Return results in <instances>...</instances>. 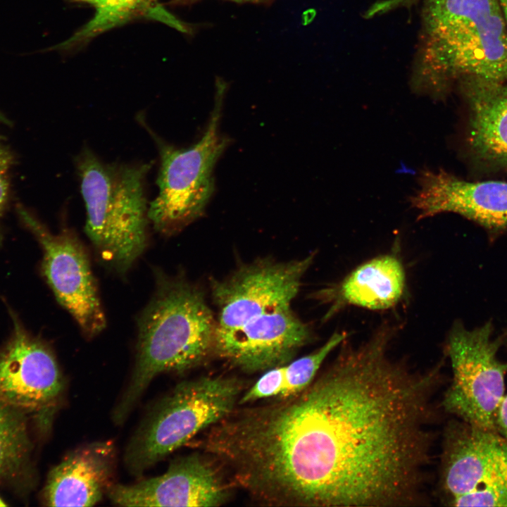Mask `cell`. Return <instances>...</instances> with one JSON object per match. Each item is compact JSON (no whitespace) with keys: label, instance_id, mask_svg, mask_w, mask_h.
Masks as SVG:
<instances>
[{"label":"cell","instance_id":"8992f818","mask_svg":"<svg viewBox=\"0 0 507 507\" xmlns=\"http://www.w3.org/2000/svg\"><path fill=\"white\" fill-rule=\"evenodd\" d=\"M225 87L217 84L210 119L197 142L179 149L154 136L160 155L158 192L149 203V218L162 235H174L200 218L213 194V169L230 142L220 131Z\"/></svg>","mask_w":507,"mask_h":507},{"label":"cell","instance_id":"e0dca14e","mask_svg":"<svg viewBox=\"0 0 507 507\" xmlns=\"http://www.w3.org/2000/svg\"><path fill=\"white\" fill-rule=\"evenodd\" d=\"M406 277L401 261L394 254L373 258L357 266L342 281L313 293V299L328 306L327 320L346 306L386 311L403 297Z\"/></svg>","mask_w":507,"mask_h":507},{"label":"cell","instance_id":"ac0fdd59","mask_svg":"<svg viewBox=\"0 0 507 507\" xmlns=\"http://www.w3.org/2000/svg\"><path fill=\"white\" fill-rule=\"evenodd\" d=\"M91 6L93 18L65 41L47 49L49 51L77 50L94 38L111 29L137 20L158 21L177 31L190 35L194 27L170 13L159 0H67Z\"/></svg>","mask_w":507,"mask_h":507},{"label":"cell","instance_id":"cb8c5ba5","mask_svg":"<svg viewBox=\"0 0 507 507\" xmlns=\"http://www.w3.org/2000/svg\"><path fill=\"white\" fill-rule=\"evenodd\" d=\"M494 430L507 439V394L504 396L498 408L494 420Z\"/></svg>","mask_w":507,"mask_h":507},{"label":"cell","instance_id":"ba28073f","mask_svg":"<svg viewBox=\"0 0 507 507\" xmlns=\"http://www.w3.org/2000/svg\"><path fill=\"white\" fill-rule=\"evenodd\" d=\"M491 323L472 330L456 322L449 334L446 355L452 379L442 406L456 418L494 430L495 417L505 394L507 363L498 351L501 339H493Z\"/></svg>","mask_w":507,"mask_h":507},{"label":"cell","instance_id":"5bb4252c","mask_svg":"<svg viewBox=\"0 0 507 507\" xmlns=\"http://www.w3.org/2000/svg\"><path fill=\"white\" fill-rule=\"evenodd\" d=\"M411 204L418 219L453 213L490 232L507 230V181H470L443 170H427L420 174Z\"/></svg>","mask_w":507,"mask_h":507},{"label":"cell","instance_id":"5b68a950","mask_svg":"<svg viewBox=\"0 0 507 507\" xmlns=\"http://www.w3.org/2000/svg\"><path fill=\"white\" fill-rule=\"evenodd\" d=\"M243 384L236 378L201 377L180 382L147 414L131 438L124 461L130 473L145 470L229 415Z\"/></svg>","mask_w":507,"mask_h":507},{"label":"cell","instance_id":"30bf717a","mask_svg":"<svg viewBox=\"0 0 507 507\" xmlns=\"http://www.w3.org/2000/svg\"><path fill=\"white\" fill-rule=\"evenodd\" d=\"M13 320L11 335L0 349V396L46 432L63 394L64 377L50 346L16 317Z\"/></svg>","mask_w":507,"mask_h":507},{"label":"cell","instance_id":"277c9868","mask_svg":"<svg viewBox=\"0 0 507 507\" xmlns=\"http://www.w3.org/2000/svg\"><path fill=\"white\" fill-rule=\"evenodd\" d=\"M86 208L84 232L104 265L126 273L149 242L145 182L151 163H110L89 148L75 158Z\"/></svg>","mask_w":507,"mask_h":507},{"label":"cell","instance_id":"7a4b0ae2","mask_svg":"<svg viewBox=\"0 0 507 507\" xmlns=\"http://www.w3.org/2000/svg\"><path fill=\"white\" fill-rule=\"evenodd\" d=\"M155 282L152 298L138 319L133 370L113 411L118 425L157 375L185 372L215 356L218 323L203 291L180 274L158 269Z\"/></svg>","mask_w":507,"mask_h":507},{"label":"cell","instance_id":"7c38bea8","mask_svg":"<svg viewBox=\"0 0 507 507\" xmlns=\"http://www.w3.org/2000/svg\"><path fill=\"white\" fill-rule=\"evenodd\" d=\"M214 462L209 455L182 456L163 474L132 484H114L107 495L122 506H220L230 499L231 484Z\"/></svg>","mask_w":507,"mask_h":507},{"label":"cell","instance_id":"4fadbf2b","mask_svg":"<svg viewBox=\"0 0 507 507\" xmlns=\"http://www.w3.org/2000/svg\"><path fill=\"white\" fill-rule=\"evenodd\" d=\"M313 339L291 306L254 318L239 327L217 330L215 356L247 373L287 364Z\"/></svg>","mask_w":507,"mask_h":507},{"label":"cell","instance_id":"7402d4cb","mask_svg":"<svg viewBox=\"0 0 507 507\" xmlns=\"http://www.w3.org/2000/svg\"><path fill=\"white\" fill-rule=\"evenodd\" d=\"M12 155L0 134V243L2 239L1 220L7 202L9 188V173L12 164Z\"/></svg>","mask_w":507,"mask_h":507},{"label":"cell","instance_id":"8fae6325","mask_svg":"<svg viewBox=\"0 0 507 507\" xmlns=\"http://www.w3.org/2000/svg\"><path fill=\"white\" fill-rule=\"evenodd\" d=\"M315 256L311 253L287 261L259 258L213 280L211 289L218 330L239 327L261 314L291 306Z\"/></svg>","mask_w":507,"mask_h":507},{"label":"cell","instance_id":"ffe728a7","mask_svg":"<svg viewBox=\"0 0 507 507\" xmlns=\"http://www.w3.org/2000/svg\"><path fill=\"white\" fill-rule=\"evenodd\" d=\"M349 337L345 332L333 333L318 349L284 365V384L277 399L294 396L308 387L315 380L326 358Z\"/></svg>","mask_w":507,"mask_h":507},{"label":"cell","instance_id":"9c48e42d","mask_svg":"<svg viewBox=\"0 0 507 507\" xmlns=\"http://www.w3.org/2000/svg\"><path fill=\"white\" fill-rule=\"evenodd\" d=\"M18 213L43 251L42 269L58 303L68 311L87 339L99 335L106 318L89 254L73 231L51 232L23 208Z\"/></svg>","mask_w":507,"mask_h":507},{"label":"cell","instance_id":"52a82bcc","mask_svg":"<svg viewBox=\"0 0 507 507\" xmlns=\"http://www.w3.org/2000/svg\"><path fill=\"white\" fill-rule=\"evenodd\" d=\"M442 445L439 489L445 505L507 507V439L456 418Z\"/></svg>","mask_w":507,"mask_h":507},{"label":"cell","instance_id":"3957f363","mask_svg":"<svg viewBox=\"0 0 507 507\" xmlns=\"http://www.w3.org/2000/svg\"><path fill=\"white\" fill-rule=\"evenodd\" d=\"M418 79L444 92L463 77L507 82V23L499 0H425Z\"/></svg>","mask_w":507,"mask_h":507},{"label":"cell","instance_id":"6da1fadb","mask_svg":"<svg viewBox=\"0 0 507 507\" xmlns=\"http://www.w3.org/2000/svg\"><path fill=\"white\" fill-rule=\"evenodd\" d=\"M397 327L384 321L348 337L302 392L243 408L232 429L234 462L263 505L422 506L441 364L425 372L394 358Z\"/></svg>","mask_w":507,"mask_h":507},{"label":"cell","instance_id":"44dd1931","mask_svg":"<svg viewBox=\"0 0 507 507\" xmlns=\"http://www.w3.org/2000/svg\"><path fill=\"white\" fill-rule=\"evenodd\" d=\"M284 384V365L264 371L263 374L245 392L238 405L247 404L258 400L277 398Z\"/></svg>","mask_w":507,"mask_h":507},{"label":"cell","instance_id":"9a60e30c","mask_svg":"<svg viewBox=\"0 0 507 507\" xmlns=\"http://www.w3.org/2000/svg\"><path fill=\"white\" fill-rule=\"evenodd\" d=\"M466 106L468 159L478 177L507 178V82L476 76L458 81Z\"/></svg>","mask_w":507,"mask_h":507},{"label":"cell","instance_id":"d6986e66","mask_svg":"<svg viewBox=\"0 0 507 507\" xmlns=\"http://www.w3.org/2000/svg\"><path fill=\"white\" fill-rule=\"evenodd\" d=\"M30 418L0 396V488L20 497L37 482Z\"/></svg>","mask_w":507,"mask_h":507},{"label":"cell","instance_id":"484cf974","mask_svg":"<svg viewBox=\"0 0 507 507\" xmlns=\"http://www.w3.org/2000/svg\"><path fill=\"white\" fill-rule=\"evenodd\" d=\"M499 2L507 23V0H499Z\"/></svg>","mask_w":507,"mask_h":507},{"label":"cell","instance_id":"d4e9b609","mask_svg":"<svg viewBox=\"0 0 507 507\" xmlns=\"http://www.w3.org/2000/svg\"><path fill=\"white\" fill-rule=\"evenodd\" d=\"M199 0H169L168 4L170 6H184L193 4ZM235 2H251V3H261L270 1L271 0H230Z\"/></svg>","mask_w":507,"mask_h":507},{"label":"cell","instance_id":"4316f807","mask_svg":"<svg viewBox=\"0 0 507 507\" xmlns=\"http://www.w3.org/2000/svg\"><path fill=\"white\" fill-rule=\"evenodd\" d=\"M8 504L5 502V501L0 496V506H6Z\"/></svg>","mask_w":507,"mask_h":507},{"label":"cell","instance_id":"2e32d148","mask_svg":"<svg viewBox=\"0 0 507 507\" xmlns=\"http://www.w3.org/2000/svg\"><path fill=\"white\" fill-rule=\"evenodd\" d=\"M115 449L94 442L70 452L48 473L42 501L48 506H92L108 494L115 468Z\"/></svg>","mask_w":507,"mask_h":507},{"label":"cell","instance_id":"603a6c76","mask_svg":"<svg viewBox=\"0 0 507 507\" xmlns=\"http://www.w3.org/2000/svg\"><path fill=\"white\" fill-rule=\"evenodd\" d=\"M411 1V0H384L377 2L367 11L366 17H373L376 15L392 11Z\"/></svg>","mask_w":507,"mask_h":507}]
</instances>
